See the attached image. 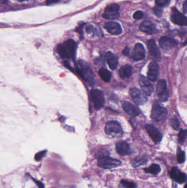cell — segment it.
Wrapping results in <instances>:
<instances>
[{
	"label": "cell",
	"instance_id": "cell-1",
	"mask_svg": "<svg viewBox=\"0 0 187 188\" xmlns=\"http://www.w3.org/2000/svg\"><path fill=\"white\" fill-rule=\"evenodd\" d=\"M76 50L77 44L73 40H68L58 46V52L63 58L74 59Z\"/></svg>",
	"mask_w": 187,
	"mask_h": 188
},
{
	"label": "cell",
	"instance_id": "cell-2",
	"mask_svg": "<svg viewBox=\"0 0 187 188\" xmlns=\"http://www.w3.org/2000/svg\"><path fill=\"white\" fill-rule=\"evenodd\" d=\"M76 70L78 74L89 85H93L95 84L94 74L86 62L83 60L78 61L76 64Z\"/></svg>",
	"mask_w": 187,
	"mask_h": 188
},
{
	"label": "cell",
	"instance_id": "cell-3",
	"mask_svg": "<svg viewBox=\"0 0 187 188\" xmlns=\"http://www.w3.org/2000/svg\"><path fill=\"white\" fill-rule=\"evenodd\" d=\"M122 164L119 160L110 157L107 155H102L98 160V166L103 169L110 170L118 167Z\"/></svg>",
	"mask_w": 187,
	"mask_h": 188
},
{
	"label": "cell",
	"instance_id": "cell-4",
	"mask_svg": "<svg viewBox=\"0 0 187 188\" xmlns=\"http://www.w3.org/2000/svg\"><path fill=\"white\" fill-rule=\"evenodd\" d=\"M105 131L107 136L118 138L122 136L123 131L122 128L120 124L114 121H110L108 122L105 128Z\"/></svg>",
	"mask_w": 187,
	"mask_h": 188
},
{
	"label": "cell",
	"instance_id": "cell-5",
	"mask_svg": "<svg viewBox=\"0 0 187 188\" xmlns=\"http://www.w3.org/2000/svg\"><path fill=\"white\" fill-rule=\"evenodd\" d=\"M92 101L96 110L101 109L104 105V96L103 92L98 89L92 90L91 92Z\"/></svg>",
	"mask_w": 187,
	"mask_h": 188
},
{
	"label": "cell",
	"instance_id": "cell-6",
	"mask_svg": "<svg viewBox=\"0 0 187 188\" xmlns=\"http://www.w3.org/2000/svg\"><path fill=\"white\" fill-rule=\"evenodd\" d=\"M157 92L159 100L162 102H166L169 98V93L167 88L165 80L160 79L157 82Z\"/></svg>",
	"mask_w": 187,
	"mask_h": 188
},
{
	"label": "cell",
	"instance_id": "cell-7",
	"mask_svg": "<svg viewBox=\"0 0 187 188\" xmlns=\"http://www.w3.org/2000/svg\"><path fill=\"white\" fill-rule=\"evenodd\" d=\"M167 109L159 105H154L152 110L151 117L157 121H161L165 119L167 115Z\"/></svg>",
	"mask_w": 187,
	"mask_h": 188
},
{
	"label": "cell",
	"instance_id": "cell-8",
	"mask_svg": "<svg viewBox=\"0 0 187 188\" xmlns=\"http://www.w3.org/2000/svg\"><path fill=\"white\" fill-rule=\"evenodd\" d=\"M120 6L116 4H111L107 6L105 9V12L103 14V17L107 19H113L119 17V11Z\"/></svg>",
	"mask_w": 187,
	"mask_h": 188
},
{
	"label": "cell",
	"instance_id": "cell-9",
	"mask_svg": "<svg viewBox=\"0 0 187 188\" xmlns=\"http://www.w3.org/2000/svg\"><path fill=\"white\" fill-rule=\"evenodd\" d=\"M159 45L164 52H169L176 48L178 45L177 42L169 37L164 36L159 40Z\"/></svg>",
	"mask_w": 187,
	"mask_h": 188
},
{
	"label": "cell",
	"instance_id": "cell-10",
	"mask_svg": "<svg viewBox=\"0 0 187 188\" xmlns=\"http://www.w3.org/2000/svg\"><path fill=\"white\" fill-rule=\"evenodd\" d=\"M170 175L172 179L179 184H183L187 181V175L182 172L177 167H173L171 168Z\"/></svg>",
	"mask_w": 187,
	"mask_h": 188
},
{
	"label": "cell",
	"instance_id": "cell-11",
	"mask_svg": "<svg viewBox=\"0 0 187 188\" xmlns=\"http://www.w3.org/2000/svg\"><path fill=\"white\" fill-rule=\"evenodd\" d=\"M130 95L135 104L143 105L147 102V97L145 94L137 88H132L130 89Z\"/></svg>",
	"mask_w": 187,
	"mask_h": 188
},
{
	"label": "cell",
	"instance_id": "cell-12",
	"mask_svg": "<svg viewBox=\"0 0 187 188\" xmlns=\"http://www.w3.org/2000/svg\"><path fill=\"white\" fill-rule=\"evenodd\" d=\"M147 46L150 57L155 61H159L161 59V53L155 41L153 39L148 40Z\"/></svg>",
	"mask_w": 187,
	"mask_h": 188
},
{
	"label": "cell",
	"instance_id": "cell-13",
	"mask_svg": "<svg viewBox=\"0 0 187 188\" xmlns=\"http://www.w3.org/2000/svg\"><path fill=\"white\" fill-rule=\"evenodd\" d=\"M172 14L171 18L172 22L179 26H186L187 25V19L186 16L180 13L175 7L172 8Z\"/></svg>",
	"mask_w": 187,
	"mask_h": 188
},
{
	"label": "cell",
	"instance_id": "cell-14",
	"mask_svg": "<svg viewBox=\"0 0 187 188\" xmlns=\"http://www.w3.org/2000/svg\"><path fill=\"white\" fill-rule=\"evenodd\" d=\"M145 128L149 135L155 144H159L161 142L162 139V134L157 128L152 126V125L147 124L145 126Z\"/></svg>",
	"mask_w": 187,
	"mask_h": 188
},
{
	"label": "cell",
	"instance_id": "cell-15",
	"mask_svg": "<svg viewBox=\"0 0 187 188\" xmlns=\"http://www.w3.org/2000/svg\"><path fill=\"white\" fill-rule=\"evenodd\" d=\"M115 149L117 153L121 156L130 155L132 153L130 146L125 141H120L118 143L116 144Z\"/></svg>",
	"mask_w": 187,
	"mask_h": 188
},
{
	"label": "cell",
	"instance_id": "cell-16",
	"mask_svg": "<svg viewBox=\"0 0 187 188\" xmlns=\"http://www.w3.org/2000/svg\"><path fill=\"white\" fill-rule=\"evenodd\" d=\"M159 73V67L155 61L150 62L148 66V79L152 82L157 80Z\"/></svg>",
	"mask_w": 187,
	"mask_h": 188
},
{
	"label": "cell",
	"instance_id": "cell-17",
	"mask_svg": "<svg viewBox=\"0 0 187 188\" xmlns=\"http://www.w3.org/2000/svg\"><path fill=\"white\" fill-rule=\"evenodd\" d=\"M139 83L144 93L146 95L150 96L153 92V87L148 79L143 75H141L139 78Z\"/></svg>",
	"mask_w": 187,
	"mask_h": 188
},
{
	"label": "cell",
	"instance_id": "cell-18",
	"mask_svg": "<svg viewBox=\"0 0 187 188\" xmlns=\"http://www.w3.org/2000/svg\"><path fill=\"white\" fill-rule=\"evenodd\" d=\"M145 57V51L143 45L140 43L135 44L132 55L133 59L135 61H140L144 59Z\"/></svg>",
	"mask_w": 187,
	"mask_h": 188
},
{
	"label": "cell",
	"instance_id": "cell-19",
	"mask_svg": "<svg viewBox=\"0 0 187 188\" xmlns=\"http://www.w3.org/2000/svg\"><path fill=\"white\" fill-rule=\"evenodd\" d=\"M104 28L113 35H120L122 32L121 26L117 22H108L105 24Z\"/></svg>",
	"mask_w": 187,
	"mask_h": 188
},
{
	"label": "cell",
	"instance_id": "cell-20",
	"mask_svg": "<svg viewBox=\"0 0 187 188\" xmlns=\"http://www.w3.org/2000/svg\"><path fill=\"white\" fill-rule=\"evenodd\" d=\"M139 29L142 31L148 34H155L157 32L155 24L149 21H145L142 22L140 24Z\"/></svg>",
	"mask_w": 187,
	"mask_h": 188
},
{
	"label": "cell",
	"instance_id": "cell-21",
	"mask_svg": "<svg viewBox=\"0 0 187 188\" xmlns=\"http://www.w3.org/2000/svg\"><path fill=\"white\" fill-rule=\"evenodd\" d=\"M122 107L126 113L133 117H136L139 115V109L135 105L131 104L128 101H123L122 103Z\"/></svg>",
	"mask_w": 187,
	"mask_h": 188
},
{
	"label": "cell",
	"instance_id": "cell-22",
	"mask_svg": "<svg viewBox=\"0 0 187 188\" xmlns=\"http://www.w3.org/2000/svg\"><path fill=\"white\" fill-rule=\"evenodd\" d=\"M106 58L109 67L111 70H115L118 65L117 57L111 52H108L106 55Z\"/></svg>",
	"mask_w": 187,
	"mask_h": 188
},
{
	"label": "cell",
	"instance_id": "cell-23",
	"mask_svg": "<svg viewBox=\"0 0 187 188\" xmlns=\"http://www.w3.org/2000/svg\"><path fill=\"white\" fill-rule=\"evenodd\" d=\"M132 73V68L130 65H125L122 66L120 69L119 74L121 78L123 79L130 77Z\"/></svg>",
	"mask_w": 187,
	"mask_h": 188
},
{
	"label": "cell",
	"instance_id": "cell-24",
	"mask_svg": "<svg viewBox=\"0 0 187 188\" xmlns=\"http://www.w3.org/2000/svg\"><path fill=\"white\" fill-rule=\"evenodd\" d=\"M161 167L157 164H152L149 167L144 169V171L146 173L152 174L153 175H157L161 172Z\"/></svg>",
	"mask_w": 187,
	"mask_h": 188
},
{
	"label": "cell",
	"instance_id": "cell-25",
	"mask_svg": "<svg viewBox=\"0 0 187 188\" xmlns=\"http://www.w3.org/2000/svg\"><path fill=\"white\" fill-rule=\"evenodd\" d=\"M99 74L101 78L103 79L105 82H109L111 78V74L109 70L101 68L99 70Z\"/></svg>",
	"mask_w": 187,
	"mask_h": 188
},
{
	"label": "cell",
	"instance_id": "cell-26",
	"mask_svg": "<svg viewBox=\"0 0 187 188\" xmlns=\"http://www.w3.org/2000/svg\"><path fill=\"white\" fill-rule=\"evenodd\" d=\"M120 185L123 188H137V185L134 182L122 179L120 182Z\"/></svg>",
	"mask_w": 187,
	"mask_h": 188
},
{
	"label": "cell",
	"instance_id": "cell-27",
	"mask_svg": "<svg viewBox=\"0 0 187 188\" xmlns=\"http://www.w3.org/2000/svg\"><path fill=\"white\" fill-rule=\"evenodd\" d=\"M177 162L179 164L183 163L186 161V153L185 152L182 151L180 148L178 149L177 154Z\"/></svg>",
	"mask_w": 187,
	"mask_h": 188
},
{
	"label": "cell",
	"instance_id": "cell-28",
	"mask_svg": "<svg viewBox=\"0 0 187 188\" xmlns=\"http://www.w3.org/2000/svg\"><path fill=\"white\" fill-rule=\"evenodd\" d=\"M170 124L171 127L176 131H178L180 127V123L176 117L171 118L170 119Z\"/></svg>",
	"mask_w": 187,
	"mask_h": 188
},
{
	"label": "cell",
	"instance_id": "cell-29",
	"mask_svg": "<svg viewBox=\"0 0 187 188\" xmlns=\"http://www.w3.org/2000/svg\"><path fill=\"white\" fill-rule=\"evenodd\" d=\"M147 162V160L144 158H140V159L135 160L133 161H132V165L133 166V167H138L145 165Z\"/></svg>",
	"mask_w": 187,
	"mask_h": 188
},
{
	"label": "cell",
	"instance_id": "cell-30",
	"mask_svg": "<svg viewBox=\"0 0 187 188\" xmlns=\"http://www.w3.org/2000/svg\"><path fill=\"white\" fill-rule=\"evenodd\" d=\"M187 136V130L182 129L179 134V142L180 144H183Z\"/></svg>",
	"mask_w": 187,
	"mask_h": 188
},
{
	"label": "cell",
	"instance_id": "cell-31",
	"mask_svg": "<svg viewBox=\"0 0 187 188\" xmlns=\"http://www.w3.org/2000/svg\"><path fill=\"white\" fill-rule=\"evenodd\" d=\"M152 11H153V12L154 13V14L158 17H160L162 14V12H163L162 9L161 8V7L158 6H155L152 9Z\"/></svg>",
	"mask_w": 187,
	"mask_h": 188
},
{
	"label": "cell",
	"instance_id": "cell-32",
	"mask_svg": "<svg viewBox=\"0 0 187 188\" xmlns=\"http://www.w3.org/2000/svg\"><path fill=\"white\" fill-rule=\"evenodd\" d=\"M171 0H155V2L158 6L167 7L170 4Z\"/></svg>",
	"mask_w": 187,
	"mask_h": 188
},
{
	"label": "cell",
	"instance_id": "cell-33",
	"mask_svg": "<svg viewBox=\"0 0 187 188\" xmlns=\"http://www.w3.org/2000/svg\"><path fill=\"white\" fill-rule=\"evenodd\" d=\"M47 151H42L41 152H40L39 153H37L35 156V160L36 161H40L42 158L44 157Z\"/></svg>",
	"mask_w": 187,
	"mask_h": 188
},
{
	"label": "cell",
	"instance_id": "cell-34",
	"mask_svg": "<svg viewBox=\"0 0 187 188\" xmlns=\"http://www.w3.org/2000/svg\"><path fill=\"white\" fill-rule=\"evenodd\" d=\"M133 18L136 19V20H138V19H142L144 17V13L142 11H137L135 12L133 16Z\"/></svg>",
	"mask_w": 187,
	"mask_h": 188
},
{
	"label": "cell",
	"instance_id": "cell-35",
	"mask_svg": "<svg viewBox=\"0 0 187 188\" xmlns=\"http://www.w3.org/2000/svg\"><path fill=\"white\" fill-rule=\"evenodd\" d=\"M86 31L87 33L91 34L93 32H95L96 30V29L94 28V27L92 25H88L86 27Z\"/></svg>",
	"mask_w": 187,
	"mask_h": 188
},
{
	"label": "cell",
	"instance_id": "cell-36",
	"mask_svg": "<svg viewBox=\"0 0 187 188\" xmlns=\"http://www.w3.org/2000/svg\"><path fill=\"white\" fill-rule=\"evenodd\" d=\"M32 179H33V180H34V182H35V184H36V185L38 187V188H45V187H44V184H43V183H42V182H40V181H39V180H36L34 179V178H32Z\"/></svg>",
	"mask_w": 187,
	"mask_h": 188
},
{
	"label": "cell",
	"instance_id": "cell-37",
	"mask_svg": "<svg viewBox=\"0 0 187 188\" xmlns=\"http://www.w3.org/2000/svg\"><path fill=\"white\" fill-rule=\"evenodd\" d=\"M129 53H130V49H129L128 46H126V47H125V48H124V50H123L122 54H123L124 56H128Z\"/></svg>",
	"mask_w": 187,
	"mask_h": 188
},
{
	"label": "cell",
	"instance_id": "cell-38",
	"mask_svg": "<svg viewBox=\"0 0 187 188\" xmlns=\"http://www.w3.org/2000/svg\"><path fill=\"white\" fill-rule=\"evenodd\" d=\"M60 0H47L46 3L47 4H54L59 2Z\"/></svg>",
	"mask_w": 187,
	"mask_h": 188
},
{
	"label": "cell",
	"instance_id": "cell-39",
	"mask_svg": "<svg viewBox=\"0 0 187 188\" xmlns=\"http://www.w3.org/2000/svg\"><path fill=\"white\" fill-rule=\"evenodd\" d=\"M83 26L82 25V26H80L78 28H77V29H76V31L80 35H82V36L83 35Z\"/></svg>",
	"mask_w": 187,
	"mask_h": 188
},
{
	"label": "cell",
	"instance_id": "cell-40",
	"mask_svg": "<svg viewBox=\"0 0 187 188\" xmlns=\"http://www.w3.org/2000/svg\"><path fill=\"white\" fill-rule=\"evenodd\" d=\"M183 11H184V13H187V1L186 0L183 4Z\"/></svg>",
	"mask_w": 187,
	"mask_h": 188
},
{
	"label": "cell",
	"instance_id": "cell-41",
	"mask_svg": "<svg viewBox=\"0 0 187 188\" xmlns=\"http://www.w3.org/2000/svg\"><path fill=\"white\" fill-rule=\"evenodd\" d=\"M18 2H24V1H28V0H17Z\"/></svg>",
	"mask_w": 187,
	"mask_h": 188
},
{
	"label": "cell",
	"instance_id": "cell-42",
	"mask_svg": "<svg viewBox=\"0 0 187 188\" xmlns=\"http://www.w3.org/2000/svg\"><path fill=\"white\" fill-rule=\"evenodd\" d=\"M4 3H6L7 2V0H2Z\"/></svg>",
	"mask_w": 187,
	"mask_h": 188
},
{
	"label": "cell",
	"instance_id": "cell-43",
	"mask_svg": "<svg viewBox=\"0 0 187 188\" xmlns=\"http://www.w3.org/2000/svg\"><path fill=\"white\" fill-rule=\"evenodd\" d=\"M184 188H186V185H185V187H184Z\"/></svg>",
	"mask_w": 187,
	"mask_h": 188
}]
</instances>
